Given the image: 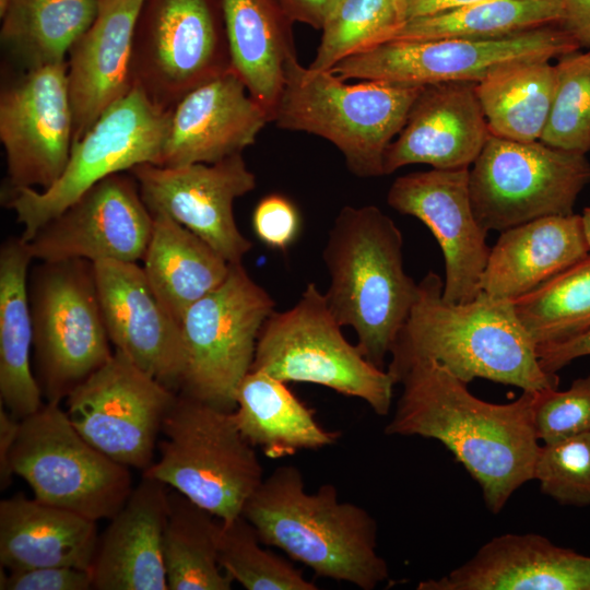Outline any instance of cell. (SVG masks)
Segmentation results:
<instances>
[{"label":"cell","mask_w":590,"mask_h":590,"mask_svg":"<svg viewBox=\"0 0 590 590\" xmlns=\"http://www.w3.org/2000/svg\"><path fill=\"white\" fill-rule=\"evenodd\" d=\"M396 382L402 393L385 434L440 441L477 482L492 512L533 479L541 446L533 422L539 391H523L510 403L486 402L434 361L410 364Z\"/></svg>","instance_id":"1"},{"label":"cell","mask_w":590,"mask_h":590,"mask_svg":"<svg viewBox=\"0 0 590 590\" xmlns=\"http://www.w3.org/2000/svg\"><path fill=\"white\" fill-rule=\"evenodd\" d=\"M444 282L428 272L391 349L396 376L418 361H434L465 384L484 378L523 391L557 389L559 378L540 365L536 347L512 299L481 292L468 303L442 297Z\"/></svg>","instance_id":"2"},{"label":"cell","mask_w":590,"mask_h":590,"mask_svg":"<svg viewBox=\"0 0 590 590\" xmlns=\"http://www.w3.org/2000/svg\"><path fill=\"white\" fill-rule=\"evenodd\" d=\"M260 542L315 575L374 590L389 577L377 552V523L363 507L339 499L334 485L307 493L302 471L281 465L264 477L241 514Z\"/></svg>","instance_id":"3"},{"label":"cell","mask_w":590,"mask_h":590,"mask_svg":"<svg viewBox=\"0 0 590 590\" xmlns=\"http://www.w3.org/2000/svg\"><path fill=\"white\" fill-rule=\"evenodd\" d=\"M322 259L329 274L324 297L357 347L384 368L417 296L403 267V236L376 205L343 206L329 231Z\"/></svg>","instance_id":"4"},{"label":"cell","mask_w":590,"mask_h":590,"mask_svg":"<svg viewBox=\"0 0 590 590\" xmlns=\"http://www.w3.org/2000/svg\"><path fill=\"white\" fill-rule=\"evenodd\" d=\"M423 86L380 81L349 83L331 71L303 67L297 55L285 68L271 122L332 143L353 175H385L384 158L402 130Z\"/></svg>","instance_id":"5"},{"label":"cell","mask_w":590,"mask_h":590,"mask_svg":"<svg viewBox=\"0 0 590 590\" xmlns=\"http://www.w3.org/2000/svg\"><path fill=\"white\" fill-rule=\"evenodd\" d=\"M161 436L158 458L143 476L165 483L223 522L241 516L264 477L233 411L177 393Z\"/></svg>","instance_id":"6"},{"label":"cell","mask_w":590,"mask_h":590,"mask_svg":"<svg viewBox=\"0 0 590 590\" xmlns=\"http://www.w3.org/2000/svg\"><path fill=\"white\" fill-rule=\"evenodd\" d=\"M341 328L324 294L315 283H308L293 307L274 310L264 321L251 369L286 384L327 387L363 400L378 415H387L394 378L367 361Z\"/></svg>","instance_id":"7"},{"label":"cell","mask_w":590,"mask_h":590,"mask_svg":"<svg viewBox=\"0 0 590 590\" xmlns=\"http://www.w3.org/2000/svg\"><path fill=\"white\" fill-rule=\"evenodd\" d=\"M28 280L33 349L46 402H58L114 354L93 262H43Z\"/></svg>","instance_id":"8"},{"label":"cell","mask_w":590,"mask_h":590,"mask_svg":"<svg viewBox=\"0 0 590 590\" xmlns=\"http://www.w3.org/2000/svg\"><path fill=\"white\" fill-rule=\"evenodd\" d=\"M170 111L133 86L73 143L68 164L55 184L44 190H5V205L23 225L20 237L28 241L42 226L104 178L140 164L158 165Z\"/></svg>","instance_id":"9"},{"label":"cell","mask_w":590,"mask_h":590,"mask_svg":"<svg viewBox=\"0 0 590 590\" xmlns=\"http://www.w3.org/2000/svg\"><path fill=\"white\" fill-rule=\"evenodd\" d=\"M11 465L36 499L94 521L113 518L133 489L130 468L91 445L58 402L21 420Z\"/></svg>","instance_id":"10"},{"label":"cell","mask_w":590,"mask_h":590,"mask_svg":"<svg viewBox=\"0 0 590 590\" xmlns=\"http://www.w3.org/2000/svg\"><path fill=\"white\" fill-rule=\"evenodd\" d=\"M275 302L247 272L231 264L226 279L184 315L186 367L178 393L225 411L250 371L260 330Z\"/></svg>","instance_id":"11"},{"label":"cell","mask_w":590,"mask_h":590,"mask_svg":"<svg viewBox=\"0 0 590 590\" xmlns=\"http://www.w3.org/2000/svg\"><path fill=\"white\" fill-rule=\"evenodd\" d=\"M590 184L586 154L491 134L469 169L474 215L486 231L504 232L527 222L570 215Z\"/></svg>","instance_id":"12"},{"label":"cell","mask_w":590,"mask_h":590,"mask_svg":"<svg viewBox=\"0 0 590 590\" xmlns=\"http://www.w3.org/2000/svg\"><path fill=\"white\" fill-rule=\"evenodd\" d=\"M221 0H144L132 48L133 86L172 109L232 70Z\"/></svg>","instance_id":"13"},{"label":"cell","mask_w":590,"mask_h":590,"mask_svg":"<svg viewBox=\"0 0 590 590\" xmlns=\"http://www.w3.org/2000/svg\"><path fill=\"white\" fill-rule=\"evenodd\" d=\"M579 48L559 24H551L486 40H390L342 60L330 71L345 81L420 86L452 81L479 83L504 67L550 61Z\"/></svg>","instance_id":"14"},{"label":"cell","mask_w":590,"mask_h":590,"mask_svg":"<svg viewBox=\"0 0 590 590\" xmlns=\"http://www.w3.org/2000/svg\"><path fill=\"white\" fill-rule=\"evenodd\" d=\"M177 392L119 351L66 398L75 429L95 448L128 468L145 471Z\"/></svg>","instance_id":"15"},{"label":"cell","mask_w":590,"mask_h":590,"mask_svg":"<svg viewBox=\"0 0 590 590\" xmlns=\"http://www.w3.org/2000/svg\"><path fill=\"white\" fill-rule=\"evenodd\" d=\"M67 71V62L23 71L1 90L5 190H44L63 173L74 141Z\"/></svg>","instance_id":"16"},{"label":"cell","mask_w":590,"mask_h":590,"mask_svg":"<svg viewBox=\"0 0 590 590\" xmlns=\"http://www.w3.org/2000/svg\"><path fill=\"white\" fill-rule=\"evenodd\" d=\"M152 215L165 214L206 241L228 263H241L252 244L239 231L236 199L252 191L256 176L243 154L212 164L166 167L151 163L129 170Z\"/></svg>","instance_id":"17"},{"label":"cell","mask_w":590,"mask_h":590,"mask_svg":"<svg viewBox=\"0 0 590 590\" xmlns=\"http://www.w3.org/2000/svg\"><path fill=\"white\" fill-rule=\"evenodd\" d=\"M153 215L134 177L110 175L86 190L26 241L34 260L91 262L143 259Z\"/></svg>","instance_id":"18"},{"label":"cell","mask_w":590,"mask_h":590,"mask_svg":"<svg viewBox=\"0 0 590 590\" xmlns=\"http://www.w3.org/2000/svg\"><path fill=\"white\" fill-rule=\"evenodd\" d=\"M469 169L416 172L398 177L387 194L397 212L420 220L436 238L445 262L442 297L468 303L482 292L491 248L470 199Z\"/></svg>","instance_id":"19"},{"label":"cell","mask_w":590,"mask_h":590,"mask_svg":"<svg viewBox=\"0 0 590 590\" xmlns=\"http://www.w3.org/2000/svg\"><path fill=\"white\" fill-rule=\"evenodd\" d=\"M108 338L138 368L179 392L186 352L181 324L162 306L137 262H94Z\"/></svg>","instance_id":"20"},{"label":"cell","mask_w":590,"mask_h":590,"mask_svg":"<svg viewBox=\"0 0 590 590\" xmlns=\"http://www.w3.org/2000/svg\"><path fill=\"white\" fill-rule=\"evenodd\" d=\"M270 122L234 69L187 93L172 108L158 166L212 164L241 154Z\"/></svg>","instance_id":"21"},{"label":"cell","mask_w":590,"mask_h":590,"mask_svg":"<svg viewBox=\"0 0 590 590\" xmlns=\"http://www.w3.org/2000/svg\"><path fill=\"white\" fill-rule=\"evenodd\" d=\"M491 132L476 94V82L424 85L406 121L388 146L385 175L412 164L437 169L470 168Z\"/></svg>","instance_id":"22"},{"label":"cell","mask_w":590,"mask_h":590,"mask_svg":"<svg viewBox=\"0 0 590 590\" xmlns=\"http://www.w3.org/2000/svg\"><path fill=\"white\" fill-rule=\"evenodd\" d=\"M418 590H590V556L535 533H506Z\"/></svg>","instance_id":"23"},{"label":"cell","mask_w":590,"mask_h":590,"mask_svg":"<svg viewBox=\"0 0 590 590\" xmlns=\"http://www.w3.org/2000/svg\"><path fill=\"white\" fill-rule=\"evenodd\" d=\"M143 2L99 0L94 22L69 51L67 75L74 118L73 143L133 88V36Z\"/></svg>","instance_id":"24"},{"label":"cell","mask_w":590,"mask_h":590,"mask_svg":"<svg viewBox=\"0 0 590 590\" xmlns=\"http://www.w3.org/2000/svg\"><path fill=\"white\" fill-rule=\"evenodd\" d=\"M170 488L143 476L98 538L93 589L168 590L163 554Z\"/></svg>","instance_id":"25"},{"label":"cell","mask_w":590,"mask_h":590,"mask_svg":"<svg viewBox=\"0 0 590 590\" xmlns=\"http://www.w3.org/2000/svg\"><path fill=\"white\" fill-rule=\"evenodd\" d=\"M491 248L482 291L517 299L590 253L582 216L554 215L500 232Z\"/></svg>","instance_id":"26"},{"label":"cell","mask_w":590,"mask_h":590,"mask_svg":"<svg viewBox=\"0 0 590 590\" xmlns=\"http://www.w3.org/2000/svg\"><path fill=\"white\" fill-rule=\"evenodd\" d=\"M97 521L17 493L0 502V563L7 570L45 566L91 569Z\"/></svg>","instance_id":"27"},{"label":"cell","mask_w":590,"mask_h":590,"mask_svg":"<svg viewBox=\"0 0 590 590\" xmlns=\"http://www.w3.org/2000/svg\"><path fill=\"white\" fill-rule=\"evenodd\" d=\"M232 67L269 114L296 56L293 23L280 0H221Z\"/></svg>","instance_id":"28"},{"label":"cell","mask_w":590,"mask_h":590,"mask_svg":"<svg viewBox=\"0 0 590 590\" xmlns=\"http://www.w3.org/2000/svg\"><path fill=\"white\" fill-rule=\"evenodd\" d=\"M34 260L21 237L0 249V401L23 420L43 405V390L31 368L33 321L28 298V268Z\"/></svg>","instance_id":"29"},{"label":"cell","mask_w":590,"mask_h":590,"mask_svg":"<svg viewBox=\"0 0 590 590\" xmlns=\"http://www.w3.org/2000/svg\"><path fill=\"white\" fill-rule=\"evenodd\" d=\"M233 414L245 439L271 459L320 449L339 438L317 422L286 382L260 370L251 369L240 381Z\"/></svg>","instance_id":"30"},{"label":"cell","mask_w":590,"mask_h":590,"mask_svg":"<svg viewBox=\"0 0 590 590\" xmlns=\"http://www.w3.org/2000/svg\"><path fill=\"white\" fill-rule=\"evenodd\" d=\"M142 260L155 296L180 324L185 312L222 284L231 268L206 241L165 214L153 215Z\"/></svg>","instance_id":"31"},{"label":"cell","mask_w":590,"mask_h":590,"mask_svg":"<svg viewBox=\"0 0 590 590\" xmlns=\"http://www.w3.org/2000/svg\"><path fill=\"white\" fill-rule=\"evenodd\" d=\"M98 5L99 0H11L1 17V46L22 72L64 63Z\"/></svg>","instance_id":"32"},{"label":"cell","mask_w":590,"mask_h":590,"mask_svg":"<svg viewBox=\"0 0 590 590\" xmlns=\"http://www.w3.org/2000/svg\"><path fill=\"white\" fill-rule=\"evenodd\" d=\"M556 81L555 64L529 61L504 67L476 83L491 134L520 142L540 140Z\"/></svg>","instance_id":"33"},{"label":"cell","mask_w":590,"mask_h":590,"mask_svg":"<svg viewBox=\"0 0 590 590\" xmlns=\"http://www.w3.org/2000/svg\"><path fill=\"white\" fill-rule=\"evenodd\" d=\"M559 0H491L408 20L391 40H486L559 24Z\"/></svg>","instance_id":"34"},{"label":"cell","mask_w":590,"mask_h":590,"mask_svg":"<svg viewBox=\"0 0 590 590\" xmlns=\"http://www.w3.org/2000/svg\"><path fill=\"white\" fill-rule=\"evenodd\" d=\"M220 530V519L170 488L163 540L168 590L232 589L219 563Z\"/></svg>","instance_id":"35"},{"label":"cell","mask_w":590,"mask_h":590,"mask_svg":"<svg viewBox=\"0 0 590 590\" xmlns=\"http://www.w3.org/2000/svg\"><path fill=\"white\" fill-rule=\"evenodd\" d=\"M535 344L566 341L590 328V253L530 293L514 299Z\"/></svg>","instance_id":"36"},{"label":"cell","mask_w":590,"mask_h":590,"mask_svg":"<svg viewBox=\"0 0 590 590\" xmlns=\"http://www.w3.org/2000/svg\"><path fill=\"white\" fill-rule=\"evenodd\" d=\"M405 22L401 0H343L322 26L308 68L330 71L351 56L390 42Z\"/></svg>","instance_id":"37"},{"label":"cell","mask_w":590,"mask_h":590,"mask_svg":"<svg viewBox=\"0 0 590 590\" xmlns=\"http://www.w3.org/2000/svg\"><path fill=\"white\" fill-rule=\"evenodd\" d=\"M252 524L241 515L221 521L219 563L234 581L247 590H317L285 558L261 547Z\"/></svg>","instance_id":"38"},{"label":"cell","mask_w":590,"mask_h":590,"mask_svg":"<svg viewBox=\"0 0 590 590\" xmlns=\"http://www.w3.org/2000/svg\"><path fill=\"white\" fill-rule=\"evenodd\" d=\"M555 67V93L540 141L586 154L590 151V50L563 55Z\"/></svg>","instance_id":"39"},{"label":"cell","mask_w":590,"mask_h":590,"mask_svg":"<svg viewBox=\"0 0 590 590\" xmlns=\"http://www.w3.org/2000/svg\"><path fill=\"white\" fill-rule=\"evenodd\" d=\"M532 480L562 505L590 506V432L540 446Z\"/></svg>","instance_id":"40"},{"label":"cell","mask_w":590,"mask_h":590,"mask_svg":"<svg viewBox=\"0 0 590 590\" xmlns=\"http://www.w3.org/2000/svg\"><path fill=\"white\" fill-rule=\"evenodd\" d=\"M533 422L543 444L590 432V374L574 380L567 390L539 391Z\"/></svg>","instance_id":"41"},{"label":"cell","mask_w":590,"mask_h":590,"mask_svg":"<svg viewBox=\"0 0 590 590\" xmlns=\"http://www.w3.org/2000/svg\"><path fill=\"white\" fill-rule=\"evenodd\" d=\"M256 237L268 248L286 251L300 235L302 216L296 204L281 193L261 198L251 217Z\"/></svg>","instance_id":"42"},{"label":"cell","mask_w":590,"mask_h":590,"mask_svg":"<svg viewBox=\"0 0 590 590\" xmlns=\"http://www.w3.org/2000/svg\"><path fill=\"white\" fill-rule=\"evenodd\" d=\"M1 590H88L93 589L91 569L73 566H45L0 570Z\"/></svg>","instance_id":"43"},{"label":"cell","mask_w":590,"mask_h":590,"mask_svg":"<svg viewBox=\"0 0 590 590\" xmlns=\"http://www.w3.org/2000/svg\"><path fill=\"white\" fill-rule=\"evenodd\" d=\"M541 367L556 374L576 358L590 355V328L566 341L536 347Z\"/></svg>","instance_id":"44"},{"label":"cell","mask_w":590,"mask_h":590,"mask_svg":"<svg viewBox=\"0 0 590 590\" xmlns=\"http://www.w3.org/2000/svg\"><path fill=\"white\" fill-rule=\"evenodd\" d=\"M295 22L321 30L343 0H280Z\"/></svg>","instance_id":"45"},{"label":"cell","mask_w":590,"mask_h":590,"mask_svg":"<svg viewBox=\"0 0 590 590\" xmlns=\"http://www.w3.org/2000/svg\"><path fill=\"white\" fill-rule=\"evenodd\" d=\"M21 420L12 415L0 402V488L7 489L14 475L11 456L17 438Z\"/></svg>","instance_id":"46"},{"label":"cell","mask_w":590,"mask_h":590,"mask_svg":"<svg viewBox=\"0 0 590 590\" xmlns=\"http://www.w3.org/2000/svg\"><path fill=\"white\" fill-rule=\"evenodd\" d=\"M563 17L559 25L581 47L590 48V0H559Z\"/></svg>","instance_id":"47"},{"label":"cell","mask_w":590,"mask_h":590,"mask_svg":"<svg viewBox=\"0 0 590 590\" xmlns=\"http://www.w3.org/2000/svg\"><path fill=\"white\" fill-rule=\"evenodd\" d=\"M406 21L452 8L491 0H401Z\"/></svg>","instance_id":"48"},{"label":"cell","mask_w":590,"mask_h":590,"mask_svg":"<svg viewBox=\"0 0 590 590\" xmlns=\"http://www.w3.org/2000/svg\"><path fill=\"white\" fill-rule=\"evenodd\" d=\"M581 216H582L586 237H587L589 249H590V206L583 210V213Z\"/></svg>","instance_id":"49"},{"label":"cell","mask_w":590,"mask_h":590,"mask_svg":"<svg viewBox=\"0 0 590 590\" xmlns=\"http://www.w3.org/2000/svg\"><path fill=\"white\" fill-rule=\"evenodd\" d=\"M11 0H0V16L2 17L8 10Z\"/></svg>","instance_id":"50"},{"label":"cell","mask_w":590,"mask_h":590,"mask_svg":"<svg viewBox=\"0 0 590 590\" xmlns=\"http://www.w3.org/2000/svg\"><path fill=\"white\" fill-rule=\"evenodd\" d=\"M590 50V49H589Z\"/></svg>","instance_id":"51"}]
</instances>
